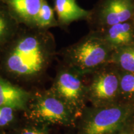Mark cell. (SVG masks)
Segmentation results:
<instances>
[{"label":"cell","instance_id":"obj_1","mask_svg":"<svg viewBox=\"0 0 134 134\" xmlns=\"http://www.w3.org/2000/svg\"><path fill=\"white\" fill-rule=\"evenodd\" d=\"M52 40L41 32H28L17 37L5 57L4 66L8 73L23 78L39 75L47 64Z\"/></svg>","mask_w":134,"mask_h":134},{"label":"cell","instance_id":"obj_2","mask_svg":"<svg viewBox=\"0 0 134 134\" xmlns=\"http://www.w3.org/2000/svg\"><path fill=\"white\" fill-rule=\"evenodd\" d=\"M112 50L100 34H91L71 47L67 54L72 67L79 73H85L106 62Z\"/></svg>","mask_w":134,"mask_h":134},{"label":"cell","instance_id":"obj_3","mask_svg":"<svg viewBox=\"0 0 134 134\" xmlns=\"http://www.w3.org/2000/svg\"><path fill=\"white\" fill-rule=\"evenodd\" d=\"M27 114L39 123L69 125L73 121L71 110L52 93L37 97L30 104Z\"/></svg>","mask_w":134,"mask_h":134},{"label":"cell","instance_id":"obj_4","mask_svg":"<svg viewBox=\"0 0 134 134\" xmlns=\"http://www.w3.org/2000/svg\"><path fill=\"white\" fill-rule=\"evenodd\" d=\"M132 109L129 106H110L97 110L87 119L82 134H112L125 124Z\"/></svg>","mask_w":134,"mask_h":134},{"label":"cell","instance_id":"obj_5","mask_svg":"<svg viewBox=\"0 0 134 134\" xmlns=\"http://www.w3.org/2000/svg\"><path fill=\"white\" fill-rule=\"evenodd\" d=\"M84 93L81 80L70 71H62L58 75L53 84L52 93L62 100L72 113L78 110Z\"/></svg>","mask_w":134,"mask_h":134},{"label":"cell","instance_id":"obj_6","mask_svg":"<svg viewBox=\"0 0 134 134\" xmlns=\"http://www.w3.org/2000/svg\"><path fill=\"white\" fill-rule=\"evenodd\" d=\"M134 0H104L98 9V19L105 27L132 20Z\"/></svg>","mask_w":134,"mask_h":134},{"label":"cell","instance_id":"obj_7","mask_svg":"<svg viewBox=\"0 0 134 134\" xmlns=\"http://www.w3.org/2000/svg\"><path fill=\"white\" fill-rule=\"evenodd\" d=\"M120 78L112 71H104L95 77L90 87L91 96L98 101H106L116 96Z\"/></svg>","mask_w":134,"mask_h":134},{"label":"cell","instance_id":"obj_8","mask_svg":"<svg viewBox=\"0 0 134 134\" xmlns=\"http://www.w3.org/2000/svg\"><path fill=\"white\" fill-rule=\"evenodd\" d=\"M100 36L113 50L134 43V27L132 20L105 27Z\"/></svg>","mask_w":134,"mask_h":134},{"label":"cell","instance_id":"obj_9","mask_svg":"<svg viewBox=\"0 0 134 134\" xmlns=\"http://www.w3.org/2000/svg\"><path fill=\"white\" fill-rule=\"evenodd\" d=\"M29 98L27 92L0 76V107L24 109L28 104Z\"/></svg>","mask_w":134,"mask_h":134},{"label":"cell","instance_id":"obj_10","mask_svg":"<svg viewBox=\"0 0 134 134\" xmlns=\"http://www.w3.org/2000/svg\"><path fill=\"white\" fill-rule=\"evenodd\" d=\"M43 0H6L13 14L23 23L36 25Z\"/></svg>","mask_w":134,"mask_h":134},{"label":"cell","instance_id":"obj_11","mask_svg":"<svg viewBox=\"0 0 134 134\" xmlns=\"http://www.w3.org/2000/svg\"><path fill=\"white\" fill-rule=\"evenodd\" d=\"M55 10L62 24H68L90 16V11L78 6L75 0H55Z\"/></svg>","mask_w":134,"mask_h":134},{"label":"cell","instance_id":"obj_12","mask_svg":"<svg viewBox=\"0 0 134 134\" xmlns=\"http://www.w3.org/2000/svg\"><path fill=\"white\" fill-rule=\"evenodd\" d=\"M112 57L125 72H134V43L114 50Z\"/></svg>","mask_w":134,"mask_h":134},{"label":"cell","instance_id":"obj_13","mask_svg":"<svg viewBox=\"0 0 134 134\" xmlns=\"http://www.w3.org/2000/svg\"><path fill=\"white\" fill-rule=\"evenodd\" d=\"M54 21V12L52 8L43 0L41 9L37 17L36 25L39 27H46L53 24Z\"/></svg>","mask_w":134,"mask_h":134},{"label":"cell","instance_id":"obj_14","mask_svg":"<svg viewBox=\"0 0 134 134\" xmlns=\"http://www.w3.org/2000/svg\"><path fill=\"white\" fill-rule=\"evenodd\" d=\"M13 32V24L11 19L0 9V47L9 39Z\"/></svg>","mask_w":134,"mask_h":134},{"label":"cell","instance_id":"obj_15","mask_svg":"<svg viewBox=\"0 0 134 134\" xmlns=\"http://www.w3.org/2000/svg\"><path fill=\"white\" fill-rule=\"evenodd\" d=\"M120 88L125 94L134 95V72H125L120 78Z\"/></svg>","mask_w":134,"mask_h":134},{"label":"cell","instance_id":"obj_16","mask_svg":"<svg viewBox=\"0 0 134 134\" xmlns=\"http://www.w3.org/2000/svg\"><path fill=\"white\" fill-rule=\"evenodd\" d=\"M15 109L10 107H0V127H4L14 120Z\"/></svg>","mask_w":134,"mask_h":134},{"label":"cell","instance_id":"obj_17","mask_svg":"<svg viewBox=\"0 0 134 134\" xmlns=\"http://www.w3.org/2000/svg\"><path fill=\"white\" fill-rule=\"evenodd\" d=\"M18 134H48V133L43 129L29 127L22 130Z\"/></svg>","mask_w":134,"mask_h":134},{"label":"cell","instance_id":"obj_18","mask_svg":"<svg viewBox=\"0 0 134 134\" xmlns=\"http://www.w3.org/2000/svg\"><path fill=\"white\" fill-rule=\"evenodd\" d=\"M132 23H133V27H134V14H133V18H132Z\"/></svg>","mask_w":134,"mask_h":134},{"label":"cell","instance_id":"obj_19","mask_svg":"<svg viewBox=\"0 0 134 134\" xmlns=\"http://www.w3.org/2000/svg\"><path fill=\"white\" fill-rule=\"evenodd\" d=\"M119 134H128V133H127L126 132H121V133H119Z\"/></svg>","mask_w":134,"mask_h":134}]
</instances>
